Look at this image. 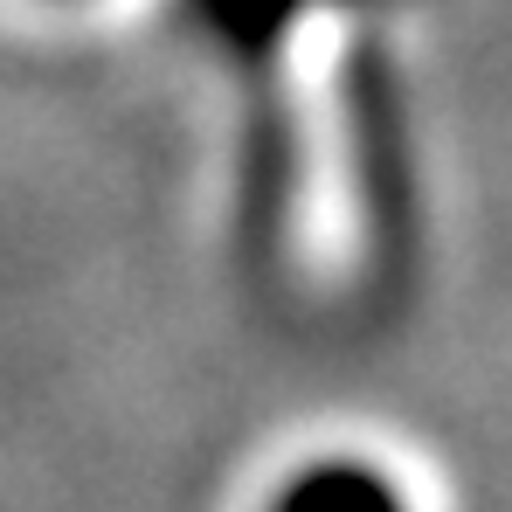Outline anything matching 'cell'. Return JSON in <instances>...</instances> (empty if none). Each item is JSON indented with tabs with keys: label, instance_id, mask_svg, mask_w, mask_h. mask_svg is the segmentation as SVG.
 I'll use <instances>...</instances> for the list:
<instances>
[{
	"label": "cell",
	"instance_id": "6da1fadb",
	"mask_svg": "<svg viewBox=\"0 0 512 512\" xmlns=\"http://www.w3.org/2000/svg\"><path fill=\"white\" fill-rule=\"evenodd\" d=\"M277 512H409V506H402L395 478H381L367 464H319L277 499Z\"/></svg>",
	"mask_w": 512,
	"mask_h": 512
}]
</instances>
